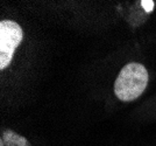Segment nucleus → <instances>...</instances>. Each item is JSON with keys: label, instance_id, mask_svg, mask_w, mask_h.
Instances as JSON below:
<instances>
[{"label": "nucleus", "instance_id": "obj_3", "mask_svg": "<svg viewBox=\"0 0 156 146\" xmlns=\"http://www.w3.org/2000/svg\"><path fill=\"white\" fill-rule=\"evenodd\" d=\"M2 140H4V144L6 146H30L29 141L25 137L20 136L12 130H5L4 131Z\"/></svg>", "mask_w": 156, "mask_h": 146}, {"label": "nucleus", "instance_id": "obj_4", "mask_svg": "<svg viewBox=\"0 0 156 146\" xmlns=\"http://www.w3.org/2000/svg\"><path fill=\"white\" fill-rule=\"evenodd\" d=\"M141 5H142V7L144 8V11L147 13H150L153 11L154 6H155V2L153 0H142L141 1Z\"/></svg>", "mask_w": 156, "mask_h": 146}, {"label": "nucleus", "instance_id": "obj_2", "mask_svg": "<svg viewBox=\"0 0 156 146\" xmlns=\"http://www.w3.org/2000/svg\"><path fill=\"white\" fill-rule=\"evenodd\" d=\"M22 36L23 32L15 21L4 20L0 22V69H5L11 64Z\"/></svg>", "mask_w": 156, "mask_h": 146}, {"label": "nucleus", "instance_id": "obj_5", "mask_svg": "<svg viewBox=\"0 0 156 146\" xmlns=\"http://www.w3.org/2000/svg\"><path fill=\"white\" fill-rule=\"evenodd\" d=\"M5 144H4V140L1 139V141H0V146H4Z\"/></svg>", "mask_w": 156, "mask_h": 146}, {"label": "nucleus", "instance_id": "obj_1", "mask_svg": "<svg viewBox=\"0 0 156 146\" xmlns=\"http://www.w3.org/2000/svg\"><path fill=\"white\" fill-rule=\"evenodd\" d=\"M148 84V71L141 63L130 62L121 69L114 83V93L122 102L140 97Z\"/></svg>", "mask_w": 156, "mask_h": 146}]
</instances>
